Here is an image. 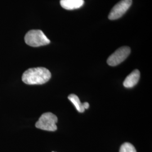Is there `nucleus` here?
<instances>
[{"label":"nucleus","mask_w":152,"mask_h":152,"mask_svg":"<svg viewBox=\"0 0 152 152\" xmlns=\"http://www.w3.org/2000/svg\"><path fill=\"white\" fill-rule=\"evenodd\" d=\"M24 40L28 45L32 47H39L50 43V39L44 32L38 29L28 31L25 36Z\"/></svg>","instance_id":"obj_2"},{"label":"nucleus","mask_w":152,"mask_h":152,"mask_svg":"<svg viewBox=\"0 0 152 152\" xmlns=\"http://www.w3.org/2000/svg\"></svg>","instance_id":"obj_10"},{"label":"nucleus","mask_w":152,"mask_h":152,"mask_svg":"<svg viewBox=\"0 0 152 152\" xmlns=\"http://www.w3.org/2000/svg\"><path fill=\"white\" fill-rule=\"evenodd\" d=\"M120 152H136V150L131 143L125 142L120 148Z\"/></svg>","instance_id":"obj_9"},{"label":"nucleus","mask_w":152,"mask_h":152,"mask_svg":"<svg viewBox=\"0 0 152 152\" xmlns=\"http://www.w3.org/2000/svg\"><path fill=\"white\" fill-rule=\"evenodd\" d=\"M131 49L128 46H123L117 49L107 59L109 65L114 66L121 64L129 56Z\"/></svg>","instance_id":"obj_4"},{"label":"nucleus","mask_w":152,"mask_h":152,"mask_svg":"<svg viewBox=\"0 0 152 152\" xmlns=\"http://www.w3.org/2000/svg\"><path fill=\"white\" fill-rule=\"evenodd\" d=\"M57 122L56 115L51 112H47L42 114L35 126L36 128L42 130L55 131L57 130Z\"/></svg>","instance_id":"obj_3"},{"label":"nucleus","mask_w":152,"mask_h":152,"mask_svg":"<svg viewBox=\"0 0 152 152\" xmlns=\"http://www.w3.org/2000/svg\"><path fill=\"white\" fill-rule=\"evenodd\" d=\"M140 73L139 70L132 71L129 76H127L124 82V86L126 88H132L135 86L139 81Z\"/></svg>","instance_id":"obj_6"},{"label":"nucleus","mask_w":152,"mask_h":152,"mask_svg":"<svg viewBox=\"0 0 152 152\" xmlns=\"http://www.w3.org/2000/svg\"><path fill=\"white\" fill-rule=\"evenodd\" d=\"M61 6L66 10H75L83 5L84 0H60Z\"/></svg>","instance_id":"obj_7"},{"label":"nucleus","mask_w":152,"mask_h":152,"mask_svg":"<svg viewBox=\"0 0 152 152\" xmlns=\"http://www.w3.org/2000/svg\"><path fill=\"white\" fill-rule=\"evenodd\" d=\"M51 74L48 69L44 67L29 68L25 71L22 76V81L29 85H43L49 81Z\"/></svg>","instance_id":"obj_1"},{"label":"nucleus","mask_w":152,"mask_h":152,"mask_svg":"<svg viewBox=\"0 0 152 152\" xmlns=\"http://www.w3.org/2000/svg\"><path fill=\"white\" fill-rule=\"evenodd\" d=\"M132 0H121L112 8L108 15L109 19L113 20L123 16L132 5Z\"/></svg>","instance_id":"obj_5"},{"label":"nucleus","mask_w":152,"mask_h":152,"mask_svg":"<svg viewBox=\"0 0 152 152\" xmlns=\"http://www.w3.org/2000/svg\"><path fill=\"white\" fill-rule=\"evenodd\" d=\"M68 98L72 103V104L75 105L77 111L79 112L80 113L84 112L85 110L87 109L90 107L89 104L87 102H85L83 103H81L79 98L75 94L69 95Z\"/></svg>","instance_id":"obj_8"}]
</instances>
